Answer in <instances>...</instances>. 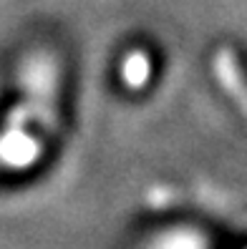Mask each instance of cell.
I'll use <instances>...</instances> for the list:
<instances>
[{
  "label": "cell",
  "mask_w": 247,
  "mask_h": 249,
  "mask_svg": "<svg viewBox=\"0 0 247 249\" xmlns=\"http://www.w3.org/2000/svg\"><path fill=\"white\" fill-rule=\"evenodd\" d=\"M156 249H197V242L194 237H187V234H171V237L159 242Z\"/></svg>",
  "instance_id": "obj_1"
}]
</instances>
